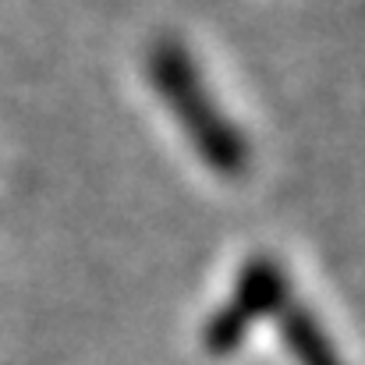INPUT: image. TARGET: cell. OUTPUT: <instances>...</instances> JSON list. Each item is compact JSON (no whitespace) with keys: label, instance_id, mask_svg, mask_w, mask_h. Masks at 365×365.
I'll list each match as a JSON object with an SVG mask.
<instances>
[{"label":"cell","instance_id":"1","mask_svg":"<svg viewBox=\"0 0 365 365\" xmlns=\"http://www.w3.org/2000/svg\"><path fill=\"white\" fill-rule=\"evenodd\" d=\"M145 75L160 103L170 110L181 135L188 138L192 153L213 174L242 178L248 170V138L213 100V89L206 86L192 50L170 36L156 39L145 57Z\"/></svg>","mask_w":365,"mask_h":365},{"label":"cell","instance_id":"2","mask_svg":"<svg viewBox=\"0 0 365 365\" xmlns=\"http://www.w3.org/2000/svg\"><path fill=\"white\" fill-rule=\"evenodd\" d=\"M287 305V280L273 259H248L235 280L231 298L206 319L202 327V348L213 359H227L242 348L252 323L262 316H277Z\"/></svg>","mask_w":365,"mask_h":365},{"label":"cell","instance_id":"3","mask_svg":"<svg viewBox=\"0 0 365 365\" xmlns=\"http://www.w3.org/2000/svg\"><path fill=\"white\" fill-rule=\"evenodd\" d=\"M273 319H277L280 337H284L287 351L294 355L298 365H341L337 355H334V348H330V341L323 337V330L316 327V319L305 309H298V305L287 302Z\"/></svg>","mask_w":365,"mask_h":365}]
</instances>
